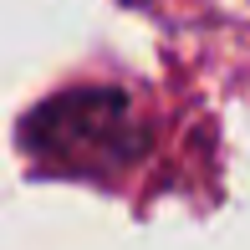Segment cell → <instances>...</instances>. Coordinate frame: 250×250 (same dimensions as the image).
<instances>
[{
	"label": "cell",
	"mask_w": 250,
	"mask_h": 250,
	"mask_svg": "<svg viewBox=\"0 0 250 250\" xmlns=\"http://www.w3.org/2000/svg\"><path fill=\"white\" fill-rule=\"evenodd\" d=\"M143 143H148V133H143L133 102L123 92H107V87L66 92L26 118V148L46 168L82 174V179L128 168L143 153Z\"/></svg>",
	"instance_id": "6da1fadb"
}]
</instances>
